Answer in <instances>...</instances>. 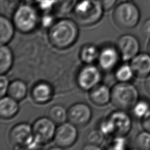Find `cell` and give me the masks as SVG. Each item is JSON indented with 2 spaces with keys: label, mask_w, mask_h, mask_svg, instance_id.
<instances>
[{
  "label": "cell",
  "mask_w": 150,
  "mask_h": 150,
  "mask_svg": "<svg viewBox=\"0 0 150 150\" xmlns=\"http://www.w3.org/2000/svg\"><path fill=\"white\" fill-rule=\"evenodd\" d=\"M130 65L135 76L146 77L150 74V54L139 53L131 60Z\"/></svg>",
  "instance_id": "5bb4252c"
},
{
  "label": "cell",
  "mask_w": 150,
  "mask_h": 150,
  "mask_svg": "<svg viewBox=\"0 0 150 150\" xmlns=\"http://www.w3.org/2000/svg\"><path fill=\"white\" fill-rule=\"evenodd\" d=\"M10 83L9 82V79L7 78L5 74H1L0 77V97H2L8 93V90L9 88Z\"/></svg>",
  "instance_id": "1f68e13d"
},
{
  "label": "cell",
  "mask_w": 150,
  "mask_h": 150,
  "mask_svg": "<svg viewBox=\"0 0 150 150\" xmlns=\"http://www.w3.org/2000/svg\"><path fill=\"white\" fill-rule=\"evenodd\" d=\"M141 11L132 1H124L114 8L112 18L114 23L122 29H131L137 26L141 19Z\"/></svg>",
  "instance_id": "277c9868"
},
{
  "label": "cell",
  "mask_w": 150,
  "mask_h": 150,
  "mask_svg": "<svg viewBox=\"0 0 150 150\" xmlns=\"http://www.w3.org/2000/svg\"><path fill=\"white\" fill-rule=\"evenodd\" d=\"M78 0H57L53 13L57 16L64 17L72 13Z\"/></svg>",
  "instance_id": "7402d4cb"
},
{
  "label": "cell",
  "mask_w": 150,
  "mask_h": 150,
  "mask_svg": "<svg viewBox=\"0 0 150 150\" xmlns=\"http://www.w3.org/2000/svg\"><path fill=\"white\" fill-rule=\"evenodd\" d=\"M78 25L74 19L69 18L62 17L56 20L48 30L49 42L54 47L59 49L70 47L78 38Z\"/></svg>",
  "instance_id": "6da1fadb"
},
{
  "label": "cell",
  "mask_w": 150,
  "mask_h": 150,
  "mask_svg": "<svg viewBox=\"0 0 150 150\" xmlns=\"http://www.w3.org/2000/svg\"><path fill=\"white\" fill-rule=\"evenodd\" d=\"M78 132L76 126L70 122H65L56 128L54 141L56 145L61 149L71 146L76 141Z\"/></svg>",
  "instance_id": "ba28073f"
},
{
  "label": "cell",
  "mask_w": 150,
  "mask_h": 150,
  "mask_svg": "<svg viewBox=\"0 0 150 150\" xmlns=\"http://www.w3.org/2000/svg\"><path fill=\"white\" fill-rule=\"evenodd\" d=\"M132 110L134 116L142 120L149 112L150 103L146 100H138Z\"/></svg>",
  "instance_id": "d4e9b609"
},
{
  "label": "cell",
  "mask_w": 150,
  "mask_h": 150,
  "mask_svg": "<svg viewBox=\"0 0 150 150\" xmlns=\"http://www.w3.org/2000/svg\"><path fill=\"white\" fill-rule=\"evenodd\" d=\"M99 129L104 135H111L114 134L113 125L108 118L101 122Z\"/></svg>",
  "instance_id": "4dcf8cb0"
},
{
  "label": "cell",
  "mask_w": 150,
  "mask_h": 150,
  "mask_svg": "<svg viewBox=\"0 0 150 150\" xmlns=\"http://www.w3.org/2000/svg\"><path fill=\"white\" fill-rule=\"evenodd\" d=\"M8 2H14V3H16V2H19V1L21 0H6Z\"/></svg>",
  "instance_id": "f35d334b"
},
{
  "label": "cell",
  "mask_w": 150,
  "mask_h": 150,
  "mask_svg": "<svg viewBox=\"0 0 150 150\" xmlns=\"http://www.w3.org/2000/svg\"><path fill=\"white\" fill-rule=\"evenodd\" d=\"M38 11L32 4L23 2L17 5L12 13V21L15 28L23 33L33 32L40 23Z\"/></svg>",
  "instance_id": "3957f363"
},
{
  "label": "cell",
  "mask_w": 150,
  "mask_h": 150,
  "mask_svg": "<svg viewBox=\"0 0 150 150\" xmlns=\"http://www.w3.org/2000/svg\"><path fill=\"white\" fill-rule=\"evenodd\" d=\"M83 149H89V150L90 149H100L101 148H100L99 146L88 143L83 147Z\"/></svg>",
  "instance_id": "8d00e7d4"
},
{
  "label": "cell",
  "mask_w": 150,
  "mask_h": 150,
  "mask_svg": "<svg viewBox=\"0 0 150 150\" xmlns=\"http://www.w3.org/2000/svg\"><path fill=\"white\" fill-rule=\"evenodd\" d=\"M120 53L117 47L112 46L104 47L100 52L98 56V62L102 69L109 71L114 69L117 64Z\"/></svg>",
  "instance_id": "4fadbf2b"
},
{
  "label": "cell",
  "mask_w": 150,
  "mask_h": 150,
  "mask_svg": "<svg viewBox=\"0 0 150 150\" xmlns=\"http://www.w3.org/2000/svg\"><path fill=\"white\" fill-rule=\"evenodd\" d=\"M111 121L115 136H126L132 128V119L125 111L118 110L108 117Z\"/></svg>",
  "instance_id": "7c38bea8"
},
{
  "label": "cell",
  "mask_w": 150,
  "mask_h": 150,
  "mask_svg": "<svg viewBox=\"0 0 150 150\" xmlns=\"http://www.w3.org/2000/svg\"><path fill=\"white\" fill-rule=\"evenodd\" d=\"M55 14L52 12L43 13L40 19V23L46 28H49L55 22Z\"/></svg>",
  "instance_id": "f1b7e54d"
},
{
  "label": "cell",
  "mask_w": 150,
  "mask_h": 150,
  "mask_svg": "<svg viewBox=\"0 0 150 150\" xmlns=\"http://www.w3.org/2000/svg\"><path fill=\"white\" fill-rule=\"evenodd\" d=\"M115 75L118 81L129 82L135 74L130 64H124L117 68Z\"/></svg>",
  "instance_id": "cb8c5ba5"
},
{
  "label": "cell",
  "mask_w": 150,
  "mask_h": 150,
  "mask_svg": "<svg viewBox=\"0 0 150 150\" xmlns=\"http://www.w3.org/2000/svg\"><path fill=\"white\" fill-rule=\"evenodd\" d=\"M19 111L18 101L10 96H4L0 100V116L4 119L13 117Z\"/></svg>",
  "instance_id": "e0dca14e"
},
{
  "label": "cell",
  "mask_w": 150,
  "mask_h": 150,
  "mask_svg": "<svg viewBox=\"0 0 150 150\" xmlns=\"http://www.w3.org/2000/svg\"><path fill=\"white\" fill-rule=\"evenodd\" d=\"M33 100L38 104H45L49 101L53 96L51 86L45 82H40L35 85L31 92Z\"/></svg>",
  "instance_id": "2e32d148"
},
{
  "label": "cell",
  "mask_w": 150,
  "mask_h": 150,
  "mask_svg": "<svg viewBox=\"0 0 150 150\" xmlns=\"http://www.w3.org/2000/svg\"><path fill=\"white\" fill-rule=\"evenodd\" d=\"M144 87L146 92L150 96V74L148 75L146 77H145Z\"/></svg>",
  "instance_id": "d590c367"
},
{
  "label": "cell",
  "mask_w": 150,
  "mask_h": 150,
  "mask_svg": "<svg viewBox=\"0 0 150 150\" xmlns=\"http://www.w3.org/2000/svg\"><path fill=\"white\" fill-rule=\"evenodd\" d=\"M15 26L14 23L7 16H0V43L1 45L8 44L13 38Z\"/></svg>",
  "instance_id": "ac0fdd59"
},
{
  "label": "cell",
  "mask_w": 150,
  "mask_h": 150,
  "mask_svg": "<svg viewBox=\"0 0 150 150\" xmlns=\"http://www.w3.org/2000/svg\"><path fill=\"white\" fill-rule=\"evenodd\" d=\"M105 11H110L117 5L118 0H99Z\"/></svg>",
  "instance_id": "836d02e7"
},
{
  "label": "cell",
  "mask_w": 150,
  "mask_h": 150,
  "mask_svg": "<svg viewBox=\"0 0 150 150\" xmlns=\"http://www.w3.org/2000/svg\"><path fill=\"white\" fill-rule=\"evenodd\" d=\"M48 117H49L56 124H61L66 122L67 120V111L59 104L52 106L49 110Z\"/></svg>",
  "instance_id": "603a6c76"
},
{
  "label": "cell",
  "mask_w": 150,
  "mask_h": 150,
  "mask_svg": "<svg viewBox=\"0 0 150 150\" xmlns=\"http://www.w3.org/2000/svg\"><path fill=\"white\" fill-rule=\"evenodd\" d=\"M117 49L121 59L124 61H128L139 53L140 43L134 35L125 34L118 38Z\"/></svg>",
  "instance_id": "9c48e42d"
},
{
  "label": "cell",
  "mask_w": 150,
  "mask_h": 150,
  "mask_svg": "<svg viewBox=\"0 0 150 150\" xmlns=\"http://www.w3.org/2000/svg\"><path fill=\"white\" fill-rule=\"evenodd\" d=\"M92 116L91 107L85 103L73 104L67 111V120L76 127H83L87 124Z\"/></svg>",
  "instance_id": "8fae6325"
},
{
  "label": "cell",
  "mask_w": 150,
  "mask_h": 150,
  "mask_svg": "<svg viewBox=\"0 0 150 150\" xmlns=\"http://www.w3.org/2000/svg\"><path fill=\"white\" fill-rule=\"evenodd\" d=\"M141 125L144 129L150 132V111L141 120Z\"/></svg>",
  "instance_id": "e575fe53"
},
{
  "label": "cell",
  "mask_w": 150,
  "mask_h": 150,
  "mask_svg": "<svg viewBox=\"0 0 150 150\" xmlns=\"http://www.w3.org/2000/svg\"><path fill=\"white\" fill-rule=\"evenodd\" d=\"M104 134L100 129H94L88 132L87 136V141L89 144L100 146L103 142Z\"/></svg>",
  "instance_id": "4316f807"
},
{
  "label": "cell",
  "mask_w": 150,
  "mask_h": 150,
  "mask_svg": "<svg viewBox=\"0 0 150 150\" xmlns=\"http://www.w3.org/2000/svg\"><path fill=\"white\" fill-rule=\"evenodd\" d=\"M100 52L98 47L93 44H87L80 52V58L85 64H92L98 59Z\"/></svg>",
  "instance_id": "44dd1931"
},
{
  "label": "cell",
  "mask_w": 150,
  "mask_h": 150,
  "mask_svg": "<svg viewBox=\"0 0 150 150\" xmlns=\"http://www.w3.org/2000/svg\"><path fill=\"white\" fill-rule=\"evenodd\" d=\"M32 127L33 136L40 145L49 143L54 139L56 123L49 117H43L37 119Z\"/></svg>",
  "instance_id": "52a82bcc"
},
{
  "label": "cell",
  "mask_w": 150,
  "mask_h": 150,
  "mask_svg": "<svg viewBox=\"0 0 150 150\" xmlns=\"http://www.w3.org/2000/svg\"><path fill=\"white\" fill-rule=\"evenodd\" d=\"M101 78V72L97 67L91 64H86L79 71L77 82L82 90H90L98 84Z\"/></svg>",
  "instance_id": "30bf717a"
},
{
  "label": "cell",
  "mask_w": 150,
  "mask_h": 150,
  "mask_svg": "<svg viewBox=\"0 0 150 150\" xmlns=\"http://www.w3.org/2000/svg\"><path fill=\"white\" fill-rule=\"evenodd\" d=\"M147 50H148V53H149L150 54V40H149V42L148 43V45Z\"/></svg>",
  "instance_id": "ab89813d"
},
{
  "label": "cell",
  "mask_w": 150,
  "mask_h": 150,
  "mask_svg": "<svg viewBox=\"0 0 150 150\" xmlns=\"http://www.w3.org/2000/svg\"><path fill=\"white\" fill-rule=\"evenodd\" d=\"M23 2H27V3H29V4H35V2L36 1V0H22Z\"/></svg>",
  "instance_id": "74e56055"
},
{
  "label": "cell",
  "mask_w": 150,
  "mask_h": 150,
  "mask_svg": "<svg viewBox=\"0 0 150 150\" xmlns=\"http://www.w3.org/2000/svg\"><path fill=\"white\" fill-rule=\"evenodd\" d=\"M141 32L145 38L150 39V18L146 19L142 23Z\"/></svg>",
  "instance_id": "d6a6232c"
},
{
  "label": "cell",
  "mask_w": 150,
  "mask_h": 150,
  "mask_svg": "<svg viewBox=\"0 0 150 150\" xmlns=\"http://www.w3.org/2000/svg\"><path fill=\"white\" fill-rule=\"evenodd\" d=\"M138 100V90L129 82L119 81L111 89V102L118 110H131Z\"/></svg>",
  "instance_id": "5b68a950"
},
{
  "label": "cell",
  "mask_w": 150,
  "mask_h": 150,
  "mask_svg": "<svg viewBox=\"0 0 150 150\" xmlns=\"http://www.w3.org/2000/svg\"><path fill=\"white\" fill-rule=\"evenodd\" d=\"M27 90L26 83L21 80L16 79L10 83L8 94L9 96L19 101L25 97Z\"/></svg>",
  "instance_id": "ffe728a7"
},
{
  "label": "cell",
  "mask_w": 150,
  "mask_h": 150,
  "mask_svg": "<svg viewBox=\"0 0 150 150\" xmlns=\"http://www.w3.org/2000/svg\"><path fill=\"white\" fill-rule=\"evenodd\" d=\"M9 139L18 148L35 149L40 145L33 136L32 127L26 122H21L13 126L9 132Z\"/></svg>",
  "instance_id": "8992f818"
},
{
  "label": "cell",
  "mask_w": 150,
  "mask_h": 150,
  "mask_svg": "<svg viewBox=\"0 0 150 150\" xmlns=\"http://www.w3.org/2000/svg\"><path fill=\"white\" fill-rule=\"evenodd\" d=\"M134 143L137 149L141 150H149L150 132L145 129L139 132L135 137Z\"/></svg>",
  "instance_id": "484cf974"
},
{
  "label": "cell",
  "mask_w": 150,
  "mask_h": 150,
  "mask_svg": "<svg viewBox=\"0 0 150 150\" xmlns=\"http://www.w3.org/2000/svg\"><path fill=\"white\" fill-rule=\"evenodd\" d=\"M90 100L97 105H104L111 101V90L105 84H98L90 90Z\"/></svg>",
  "instance_id": "9a60e30c"
},
{
  "label": "cell",
  "mask_w": 150,
  "mask_h": 150,
  "mask_svg": "<svg viewBox=\"0 0 150 150\" xmlns=\"http://www.w3.org/2000/svg\"><path fill=\"white\" fill-rule=\"evenodd\" d=\"M13 56L11 49L6 45L0 47V74H5L12 67Z\"/></svg>",
  "instance_id": "d6986e66"
},
{
  "label": "cell",
  "mask_w": 150,
  "mask_h": 150,
  "mask_svg": "<svg viewBox=\"0 0 150 150\" xmlns=\"http://www.w3.org/2000/svg\"><path fill=\"white\" fill-rule=\"evenodd\" d=\"M104 11L99 0H78L71 13L79 25L90 26L101 21Z\"/></svg>",
  "instance_id": "7a4b0ae2"
},
{
  "label": "cell",
  "mask_w": 150,
  "mask_h": 150,
  "mask_svg": "<svg viewBox=\"0 0 150 150\" xmlns=\"http://www.w3.org/2000/svg\"><path fill=\"white\" fill-rule=\"evenodd\" d=\"M57 0H36L35 4L37 8L42 13L53 12Z\"/></svg>",
  "instance_id": "83f0119b"
},
{
  "label": "cell",
  "mask_w": 150,
  "mask_h": 150,
  "mask_svg": "<svg viewBox=\"0 0 150 150\" xmlns=\"http://www.w3.org/2000/svg\"><path fill=\"white\" fill-rule=\"evenodd\" d=\"M127 141L125 136H115V138L112 141L110 149L121 150L126 148Z\"/></svg>",
  "instance_id": "f546056e"
}]
</instances>
